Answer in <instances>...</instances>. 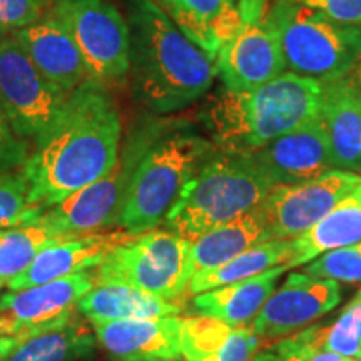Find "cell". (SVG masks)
Wrapping results in <instances>:
<instances>
[{
    "instance_id": "6da1fadb",
    "label": "cell",
    "mask_w": 361,
    "mask_h": 361,
    "mask_svg": "<svg viewBox=\"0 0 361 361\" xmlns=\"http://www.w3.org/2000/svg\"><path fill=\"white\" fill-rule=\"evenodd\" d=\"M123 121L106 84L85 80L69 94L66 109L22 168L30 204L44 213L114 168Z\"/></svg>"
},
{
    "instance_id": "7a4b0ae2",
    "label": "cell",
    "mask_w": 361,
    "mask_h": 361,
    "mask_svg": "<svg viewBox=\"0 0 361 361\" xmlns=\"http://www.w3.org/2000/svg\"><path fill=\"white\" fill-rule=\"evenodd\" d=\"M133 96L156 114L186 109L216 78L214 61L192 44L154 0H126Z\"/></svg>"
},
{
    "instance_id": "3957f363",
    "label": "cell",
    "mask_w": 361,
    "mask_h": 361,
    "mask_svg": "<svg viewBox=\"0 0 361 361\" xmlns=\"http://www.w3.org/2000/svg\"><path fill=\"white\" fill-rule=\"evenodd\" d=\"M323 84L283 72L261 87L223 89L207 107L206 123L223 151L255 152L318 114Z\"/></svg>"
},
{
    "instance_id": "277c9868",
    "label": "cell",
    "mask_w": 361,
    "mask_h": 361,
    "mask_svg": "<svg viewBox=\"0 0 361 361\" xmlns=\"http://www.w3.org/2000/svg\"><path fill=\"white\" fill-rule=\"evenodd\" d=\"M273 188L251 152L216 149L183 189L164 226L194 243L216 226L256 209Z\"/></svg>"
},
{
    "instance_id": "5b68a950",
    "label": "cell",
    "mask_w": 361,
    "mask_h": 361,
    "mask_svg": "<svg viewBox=\"0 0 361 361\" xmlns=\"http://www.w3.org/2000/svg\"><path fill=\"white\" fill-rule=\"evenodd\" d=\"M214 151L213 142L194 133L161 135L135 169L117 228L135 236L164 224L183 189Z\"/></svg>"
},
{
    "instance_id": "8992f818",
    "label": "cell",
    "mask_w": 361,
    "mask_h": 361,
    "mask_svg": "<svg viewBox=\"0 0 361 361\" xmlns=\"http://www.w3.org/2000/svg\"><path fill=\"white\" fill-rule=\"evenodd\" d=\"M266 16L281 40L286 71L324 84L361 62V25L329 20L286 0H276Z\"/></svg>"
},
{
    "instance_id": "52a82bcc",
    "label": "cell",
    "mask_w": 361,
    "mask_h": 361,
    "mask_svg": "<svg viewBox=\"0 0 361 361\" xmlns=\"http://www.w3.org/2000/svg\"><path fill=\"white\" fill-rule=\"evenodd\" d=\"M168 130L171 126L164 121H144L129 133L109 173L47 209L39 219L61 236H82L102 228H114L139 162Z\"/></svg>"
},
{
    "instance_id": "ba28073f",
    "label": "cell",
    "mask_w": 361,
    "mask_h": 361,
    "mask_svg": "<svg viewBox=\"0 0 361 361\" xmlns=\"http://www.w3.org/2000/svg\"><path fill=\"white\" fill-rule=\"evenodd\" d=\"M191 245L169 229L128 234L97 266L94 284H126L166 301L183 303L192 278Z\"/></svg>"
},
{
    "instance_id": "9c48e42d",
    "label": "cell",
    "mask_w": 361,
    "mask_h": 361,
    "mask_svg": "<svg viewBox=\"0 0 361 361\" xmlns=\"http://www.w3.org/2000/svg\"><path fill=\"white\" fill-rule=\"evenodd\" d=\"M67 94L40 74L12 35L0 39V107L16 133L39 144L56 128Z\"/></svg>"
},
{
    "instance_id": "30bf717a",
    "label": "cell",
    "mask_w": 361,
    "mask_h": 361,
    "mask_svg": "<svg viewBox=\"0 0 361 361\" xmlns=\"http://www.w3.org/2000/svg\"><path fill=\"white\" fill-rule=\"evenodd\" d=\"M49 12L78 44L89 79L106 84L128 78L129 25L111 0H52Z\"/></svg>"
},
{
    "instance_id": "8fae6325",
    "label": "cell",
    "mask_w": 361,
    "mask_h": 361,
    "mask_svg": "<svg viewBox=\"0 0 361 361\" xmlns=\"http://www.w3.org/2000/svg\"><path fill=\"white\" fill-rule=\"evenodd\" d=\"M360 183V174L331 169L318 178L273 188L258 211L271 239H295L323 219Z\"/></svg>"
},
{
    "instance_id": "7c38bea8",
    "label": "cell",
    "mask_w": 361,
    "mask_h": 361,
    "mask_svg": "<svg viewBox=\"0 0 361 361\" xmlns=\"http://www.w3.org/2000/svg\"><path fill=\"white\" fill-rule=\"evenodd\" d=\"M94 288L87 271L0 296V338H32L66 326L78 303Z\"/></svg>"
},
{
    "instance_id": "4fadbf2b",
    "label": "cell",
    "mask_w": 361,
    "mask_h": 361,
    "mask_svg": "<svg viewBox=\"0 0 361 361\" xmlns=\"http://www.w3.org/2000/svg\"><path fill=\"white\" fill-rule=\"evenodd\" d=\"M223 87L245 92L271 82L286 72L281 40L268 16H256L228 40L214 59Z\"/></svg>"
},
{
    "instance_id": "5bb4252c",
    "label": "cell",
    "mask_w": 361,
    "mask_h": 361,
    "mask_svg": "<svg viewBox=\"0 0 361 361\" xmlns=\"http://www.w3.org/2000/svg\"><path fill=\"white\" fill-rule=\"evenodd\" d=\"M341 286L328 278L291 273L251 323L261 340H281L328 314L341 303Z\"/></svg>"
},
{
    "instance_id": "9a60e30c",
    "label": "cell",
    "mask_w": 361,
    "mask_h": 361,
    "mask_svg": "<svg viewBox=\"0 0 361 361\" xmlns=\"http://www.w3.org/2000/svg\"><path fill=\"white\" fill-rule=\"evenodd\" d=\"M273 186L301 183L336 169L318 117L251 152Z\"/></svg>"
},
{
    "instance_id": "2e32d148",
    "label": "cell",
    "mask_w": 361,
    "mask_h": 361,
    "mask_svg": "<svg viewBox=\"0 0 361 361\" xmlns=\"http://www.w3.org/2000/svg\"><path fill=\"white\" fill-rule=\"evenodd\" d=\"M179 30L209 59L252 17L264 12L266 0H161Z\"/></svg>"
},
{
    "instance_id": "e0dca14e",
    "label": "cell",
    "mask_w": 361,
    "mask_h": 361,
    "mask_svg": "<svg viewBox=\"0 0 361 361\" xmlns=\"http://www.w3.org/2000/svg\"><path fill=\"white\" fill-rule=\"evenodd\" d=\"M11 35L40 74L67 96L89 80L87 66L78 44L51 12Z\"/></svg>"
},
{
    "instance_id": "ac0fdd59",
    "label": "cell",
    "mask_w": 361,
    "mask_h": 361,
    "mask_svg": "<svg viewBox=\"0 0 361 361\" xmlns=\"http://www.w3.org/2000/svg\"><path fill=\"white\" fill-rule=\"evenodd\" d=\"M94 336L114 361L179 360L183 318L117 319L94 324Z\"/></svg>"
},
{
    "instance_id": "d6986e66",
    "label": "cell",
    "mask_w": 361,
    "mask_h": 361,
    "mask_svg": "<svg viewBox=\"0 0 361 361\" xmlns=\"http://www.w3.org/2000/svg\"><path fill=\"white\" fill-rule=\"evenodd\" d=\"M336 169L361 173V90L353 78L324 82L318 107Z\"/></svg>"
},
{
    "instance_id": "ffe728a7",
    "label": "cell",
    "mask_w": 361,
    "mask_h": 361,
    "mask_svg": "<svg viewBox=\"0 0 361 361\" xmlns=\"http://www.w3.org/2000/svg\"><path fill=\"white\" fill-rule=\"evenodd\" d=\"M128 238V233H90L62 239L39 252L27 269L7 283L11 291L56 281L71 274L96 268L106 259L112 247Z\"/></svg>"
},
{
    "instance_id": "44dd1931",
    "label": "cell",
    "mask_w": 361,
    "mask_h": 361,
    "mask_svg": "<svg viewBox=\"0 0 361 361\" xmlns=\"http://www.w3.org/2000/svg\"><path fill=\"white\" fill-rule=\"evenodd\" d=\"M286 266H276L256 276L196 295L192 310L206 318L218 319L229 326H251L268 298L276 290L278 279Z\"/></svg>"
},
{
    "instance_id": "7402d4cb",
    "label": "cell",
    "mask_w": 361,
    "mask_h": 361,
    "mask_svg": "<svg viewBox=\"0 0 361 361\" xmlns=\"http://www.w3.org/2000/svg\"><path fill=\"white\" fill-rule=\"evenodd\" d=\"M261 341L251 326H229L201 314L183 318L180 353L186 361H252Z\"/></svg>"
},
{
    "instance_id": "603a6c76",
    "label": "cell",
    "mask_w": 361,
    "mask_h": 361,
    "mask_svg": "<svg viewBox=\"0 0 361 361\" xmlns=\"http://www.w3.org/2000/svg\"><path fill=\"white\" fill-rule=\"evenodd\" d=\"M361 241V183L313 228L293 239L295 255L286 269L300 268L324 252Z\"/></svg>"
},
{
    "instance_id": "cb8c5ba5",
    "label": "cell",
    "mask_w": 361,
    "mask_h": 361,
    "mask_svg": "<svg viewBox=\"0 0 361 361\" xmlns=\"http://www.w3.org/2000/svg\"><path fill=\"white\" fill-rule=\"evenodd\" d=\"M78 310L94 324L117 319L164 318L178 316L183 303L166 301L135 288L117 283L94 284V288L78 303Z\"/></svg>"
},
{
    "instance_id": "d4e9b609",
    "label": "cell",
    "mask_w": 361,
    "mask_h": 361,
    "mask_svg": "<svg viewBox=\"0 0 361 361\" xmlns=\"http://www.w3.org/2000/svg\"><path fill=\"white\" fill-rule=\"evenodd\" d=\"M273 241L258 207L229 223L219 224L196 239L191 245L192 274L213 269L261 245Z\"/></svg>"
},
{
    "instance_id": "484cf974",
    "label": "cell",
    "mask_w": 361,
    "mask_h": 361,
    "mask_svg": "<svg viewBox=\"0 0 361 361\" xmlns=\"http://www.w3.org/2000/svg\"><path fill=\"white\" fill-rule=\"evenodd\" d=\"M295 255L293 239H273V241L261 243L241 252L228 263L218 266V268L200 271L192 274L189 281V295H201V293L214 290V288L226 286L243 279L252 278L276 266L286 264Z\"/></svg>"
},
{
    "instance_id": "4316f807",
    "label": "cell",
    "mask_w": 361,
    "mask_h": 361,
    "mask_svg": "<svg viewBox=\"0 0 361 361\" xmlns=\"http://www.w3.org/2000/svg\"><path fill=\"white\" fill-rule=\"evenodd\" d=\"M92 348V333L72 319L66 326L27 338L4 361H80Z\"/></svg>"
},
{
    "instance_id": "83f0119b",
    "label": "cell",
    "mask_w": 361,
    "mask_h": 361,
    "mask_svg": "<svg viewBox=\"0 0 361 361\" xmlns=\"http://www.w3.org/2000/svg\"><path fill=\"white\" fill-rule=\"evenodd\" d=\"M69 238L75 236H61L40 219L6 229L0 238V286L29 268L45 247Z\"/></svg>"
},
{
    "instance_id": "f1b7e54d",
    "label": "cell",
    "mask_w": 361,
    "mask_h": 361,
    "mask_svg": "<svg viewBox=\"0 0 361 361\" xmlns=\"http://www.w3.org/2000/svg\"><path fill=\"white\" fill-rule=\"evenodd\" d=\"M42 207L30 204L29 184L22 171L0 176V229L35 223Z\"/></svg>"
},
{
    "instance_id": "f546056e",
    "label": "cell",
    "mask_w": 361,
    "mask_h": 361,
    "mask_svg": "<svg viewBox=\"0 0 361 361\" xmlns=\"http://www.w3.org/2000/svg\"><path fill=\"white\" fill-rule=\"evenodd\" d=\"M306 274L328 278L338 283H361V241L328 251L306 264Z\"/></svg>"
},
{
    "instance_id": "4dcf8cb0",
    "label": "cell",
    "mask_w": 361,
    "mask_h": 361,
    "mask_svg": "<svg viewBox=\"0 0 361 361\" xmlns=\"http://www.w3.org/2000/svg\"><path fill=\"white\" fill-rule=\"evenodd\" d=\"M323 350L341 355L350 360L361 358V341L356 331L355 313L351 305L343 310L338 319L323 331Z\"/></svg>"
},
{
    "instance_id": "1f68e13d",
    "label": "cell",
    "mask_w": 361,
    "mask_h": 361,
    "mask_svg": "<svg viewBox=\"0 0 361 361\" xmlns=\"http://www.w3.org/2000/svg\"><path fill=\"white\" fill-rule=\"evenodd\" d=\"M52 0H0V34H13L37 22Z\"/></svg>"
},
{
    "instance_id": "d6a6232c",
    "label": "cell",
    "mask_w": 361,
    "mask_h": 361,
    "mask_svg": "<svg viewBox=\"0 0 361 361\" xmlns=\"http://www.w3.org/2000/svg\"><path fill=\"white\" fill-rule=\"evenodd\" d=\"M30 156V142L16 133L0 107V176L24 168Z\"/></svg>"
},
{
    "instance_id": "836d02e7",
    "label": "cell",
    "mask_w": 361,
    "mask_h": 361,
    "mask_svg": "<svg viewBox=\"0 0 361 361\" xmlns=\"http://www.w3.org/2000/svg\"><path fill=\"white\" fill-rule=\"evenodd\" d=\"M322 13L329 20L346 25H361V0H286Z\"/></svg>"
},
{
    "instance_id": "e575fe53",
    "label": "cell",
    "mask_w": 361,
    "mask_h": 361,
    "mask_svg": "<svg viewBox=\"0 0 361 361\" xmlns=\"http://www.w3.org/2000/svg\"><path fill=\"white\" fill-rule=\"evenodd\" d=\"M22 341H25L24 338H17V336H2L0 338V361H4L8 355L12 353L17 346L20 345Z\"/></svg>"
},
{
    "instance_id": "d590c367",
    "label": "cell",
    "mask_w": 361,
    "mask_h": 361,
    "mask_svg": "<svg viewBox=\"0 0 361 361\" xmlns=\"http://www.w3.org/2000/svg\"><path fill=\"white\" fill-rule=\"evenodd\" d=\"M306 361H353L350 358H345V356L331 353V351L326 350H318L316 353H313Z\"/></svg>"
},
{
    "instance_id": "8d00e7d4",
    "label": "cell",
    "mask_w": 361,
    "mask_h": 361,
    "mask_svg": "<svg viewBox=\"0 0 361 361\" xmlns=\"http://www.w3.org/2000/svg\"><path fill=\"white\" fill-rule=\"evenodd\" d=\"M350 305H351V308H353L356 331H358V336H360V341H361V293H358V296H356Z\"/></svg>"
},
{
    "instance_id": "74e56055",
    "label": "cell",
    "mask_w": 361,
    "mask_h": 361,
    "mask_svg": "<svg viewBox=\"0 0 361 361\" xmlns=\"http://www.w3.org/2000/svg\"><path fill=\"white\" fill-rule=\"evenodd\" d=\"M252 361H283V360H281V356H279L276 351L269 346L268 350H259L258 353L255 355Z\"/></svg>"
},
{
    "instance_id": "f35d334b",
    "label": "cell",
    "mask_w": 361,
    "mask_h": 361,
    "mask_svg": "<svg viewBox=\"0 0 361 361\" xmlns=\"http://www.w3.org/2000/svg\"><path fill=\"white\" fill-rule=\"evenodd\" d=\"M152 361H180V360H152Z\"/></svg>"
},
{
    "instance_id": "ab89813d",
    "label": "cell",
    "mask_w": 361,
    "mask_h": 361,
    "mask_svg": "<svg viewBox=\"0 0 361 361\" xmlns=\"http://www.w3.org/2000/svg\"><path fill=\"white\" fill-rule=\"evenodd\" d=\"M360 90H361V64H360Z\"/></svg>"
},
{
    "instance_id": "60d3db41",
    "label": "cell",
    "mask_w": 361,
    "mask_h": 361,
    "mask_svg": "<svg viewBox=\"0 0 361 361\" xmlns=\"http://www.w3.org/2000/svg\"><path fill=\"white\" fill-rule=\"evenodd\" d=\"M4 233H6V229H0V238L4 236Z\"/></svg>"
},
{
    "instance_id": "b9f144b4",
    "label": "cell",
    "mask_w": 361,
    "mask_h": 361,
    "mask_svg": "<svg viewBox=\"0 0 361 361\" xmlns=\"http://www.w3.org/2000/svg\"><path fill=\"white\" fill-rule=\"evenodd\" d=\"M353 361H361V358L360 360H353Z\"/></svg>"
},
{
    "instance_id": "7bdbcfd3",
    "label": "cell",
    "mask_w": 361,
    "mask_h": 361,
    "mask_svg": "<svg viewBox=\"0 0 361 361\" xmlns=\"http://www.w3.org/2000/svg\"><path fill=\"white\" fill-rule=\"evenodd\" d=\"M266 2H268V0H266Z\"/></svg>"
},
{
    "instance_id": "ee69618b",
    "label": "cell",
    "mask_w": 361,
    "mask_h": 361,
    "mask_svg": "<svg viewBox=\"0 0 361 361\" xmlns=\"http://www.w3.org/2000/svg\"><path fill=\"white\" fill-rule=\"evenodd\" d=\"M360 293H361V291H360Z\"/></svg>"
}]
</instances>
